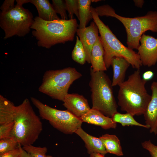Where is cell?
Instances as JSON below:
<instances>
[{
  "instance_id": "d6a6232c",
  "label": "cell",
  "mask_w": 157,
  "mask_h": 157,
  "mask_svg": "<svg viewBox=\"0 0 157 157\" xmlns=\"http://www.w3.org/2000/svg\"><path fill=\"white\" fill-rule=\"evenodd\" d=\"M21 153L19 157H34L24 150L22 146L20 147Z\"/></svg>"
},
{
  "instance_id": "52a82bcc",
  "label": "cell",
  "mask_w": 157,
  "mask_h": 157,
  "mask_svg": "<svg viewBox=\"0 0 157 157\" xmlns=\"http://www.w3.org/2000/svg\"><path fill=\"white\" fill-rule=\"evenodd\" d=\"M82 76L75 68L71 67L47 71L38 90L53 99L63 101L70 85Z\"/></svg>"
},
{
  "instance_id": "8fae6325",
  "label": "cell",
  "mask_w": 157,
  "mask_h": 157,
  "mask_svg": "<svg viewBox=\"0 0 157 157\" xmlns=\"http://www.w3.org/2000/svg\"><path fill=\"white\" fill-rule=\"evenodd\" d=\"M98 27L93 21L90 26L83 28H78L76 34L80 38L85 49L86 61L91 63V56L93 46L99 37Z\"/></svg>"
},
{
  "instance_id": "f546056e",
  "label": "cell",
  "mask_w": 157,
  "mask_h": 157,
  "mask_svg": "<svg viewBox=\"0 0 157 157\" xmlns=\"http://www.w3.org/2000/svg\"><path fill=\"white\" fill-rule=\"evenodd\" d=\"M15 0H5L0 7L1 13L8 12L13 9L15 6L14 5Z\"/></svg>"
},
{
  "instance_id": "ba28073f",
  "label": "cell",
  "mask_w": 157,
  "mask_h": 157,
  "mask_svg": "<svg viewBox=\"0 0 157 157\" xmlns=\"http://www.w3.org/2000/svg\"><path fill=\"white\" fill-rule=\"evenodd\" d=\"M31 100L38 109L41 118L48 121L52 126L61 132L71 134L81 127L83 122L80 118L67 110H60L53 108L34 97H31Z\"/></svg>"
},
{
  "instance_id": "5b68a950",
  "label": "cell",
  "mask_w": 157,
  "mask_h": 157,
  "mask_svg": "<svg viewBox=\"0 0 157 157\" xmlns=\"http://www.w3.org/2000/svg\"><path fill=\"white\" fill-rule=\"evenodd\" d=\"M93 21L97 26L104 50V60L107 69L111 65L112 58L122 57L127 60L132 67L140 69L142 64L140 56L136 52L124 45L99 17L95 8L91 6Z\"/></svg>"
},
{
  "instance_id": "4dcf8cb0",
  "label": "cell",
  "mask_w": 157,
  "mask_h": 157,
  "mask_svg": "<svg viewBox=\"0 0 157 157\" xmlns=\"http://www.w3.org/2000/svg\"><path fill=\"white\" fill-rule=\"evenodd\" d=\"M19 144L18 147L13 150L0 154V157H19L21 153L20 147Z\"/></svg>"
},
{
  "instance_id": "9a60e30c",
  "label": "cell",
  "mask_w": 157,
  "mask_h": 157,
  "mask_svg": "<svg viewBox=\"0 0 157 157\" xmlns=\"http://www.w3.org/2000/svg\"><path fill=\"white\" fill-rule=\"evenodd\" d=\"M83 140L88 153H98L105 155L107 153L99 138L93 136L86 132L81 127L75 133Z\"/></svg>"
},
{
  "instance_id": "f1b7e54d",
  "label": "cell",
  "mask_w": 157,
  "mask_h": 157,
  "mask_svg": "<svg viewBox=\"0 0 157 157\" xmlns=\"http://www.w3.org/2000/svg\"><path fill=\"white\" fill-rule=\"evenodd\" d=\"M142 145L149 152L151 157H157V146L153 144L150 140L142 142Z\"/></svg>"
},
{
  "instance_id": "30bf717a",
  "label": "cell",
  "mask_w": 157,
  "mask_h": 157,
  "mask_svg": "<svg viewBox=\"0 0 157 157\" xmlns=\"http://www.w3.org/2000/svg\"><path fill=\"white\" fill-rule=\"evenodd\" d=\"M138 49L142 65L150 67L157 62V39L144 33Z\"/></svg>"
},
{
  "instance_id": "2e32d148",
  "label": "cell",
  "mask_w": 157,
  "mask_h": 157,
  "mask_svg": "<svg viewBox=\"0 0 157 157\" xmlns=\"http://www.w3.org/2000/svg\"><path fill=\"white\" fill-rule=\"evenodd\" d=\"M130 65L129 62L123 58L115 56L112 58L111 65L113 70V87L119 85L124 81L126 70Z\"/></svg>"
},
{
  "instance_id": "cb8c5ba5",
  "label": "cell",
  "mask_w": 157,
  "mask_h": 157,
  "mask_svg": "<svg viewBox=\"0 0 157 157\" xmlns=\"http://www.w3.org/2000/svg\"><path fill=\"white\" fill-rule=\"evenodd\" d=\"M19 144V142L12 137L0 139V154L17 148Z\"/></svg>"
},
{
  "instance_id": "d590c367",
  "label": "cell",
  "mask_w": 157,
  "mask_h": 157,
  "mask_svg": "<svg viewBox=\"0 0 157 157\" xmlns=\"http://www.w3.org/2000/svg\"><path fill=\"white\" fill-rule=\"evenodd\" d=\"M89 157H105V155L98 153H93L90 154Z\"/></svg>"
},
{
  "instance_id": "277c9868",
  "label": "cell",
  "mask_w": 157,
  "mask_h": 157,
  "mask_svg": "<svg viewBox=\"0 0 157 157\" xmlns=\"http://www.w3.org/2000/svg\"><path fill=\"white\" fill-rule=\"evenodd\" d=\"M14 121L11 137L21 146L32 145L42 130V122L27 98L16 106Z\"/></svg>"
},
{
  "instance_id": "83f0119b",
  "label": "cell",
  "mask_w": 157,
  "mask_h": 157,
  "mask_svg": "<svg viewBox=\"0 0 157 157\" xmlns=\"http://www.w3.org/2000/svg\"><path fill=\"white\" fill-rule=\"evenodd\" d=\"M14 125V121L0 125V139L11 138Z\"/></svg>"
},
{
  "instance_id": "7c38bea8",
  "label": "cell",
  "mask_w": 157,
  "mask_h": 157,
  "mask_svg": "<svg viewBox=\"0 0 157 157\" xmlns=\"http://www.w3.org/2000/svg\"><path fill=\"white\" fill-rule=\"evenodd\" d=\"M63 102V105L67 110L79 118L91 109L87 99L78 94H67Z\"/></svg>"
},
{
  "instance_id": "836d02e7",
  "label": "cell",
  "mask_w": 157,
  "mask_h": 157,
  "mask_svg": "<svg viewBox=\"0 0 157 157\" xmlns=\"http://www.w3.org/2000/svg\"><path fill=\"white\" fill-rule=\"evenodd\" d=\"M133 1L135 5L140 8H142L144 2V1L143 0H134Z\"/></svg>"
},
{
  "instance_id": "7402d4cb",
  "label": "cell",
  "mask_w": 157,
  "mask_h": 157,
  "mask_svg": "<svg viewBox=\"0 0 157 157\" xmlns=\"http://www.w3.org/2000/svg\"><path fill=\"white\" fill-rule=\"evenodd\" d=\"M111 118L114 122L119 123L123 126H135L148 129L146 125L138 122L134 119L132 115L128 113L123 114L117 112L113 115Z\"/></svg>"
},
{
  "instance_id": "8d00e7d4",
  "label": "cell",
  "mask_w": 157,
  "mask_h": 157,
  "mask_svg": "<svg viewBox=\"0 0 157 157\" xmlns=\"http://www.w3.org/2000/svg\"><path fill=\"white\" fill-rule=\"evenodd\" d=\"M101 1V0H92V2H97L98 1Z\"/></svg>"
},
{
  "instance_id": "e575fe53",
  "label": "cell",
  "mask_w": 157,
  "mask_h": 157,
  "mask_svg": "<svg viewBox=\"0 0 157 157\" xmlns=\"http://www.w3.org/2000/svg\"><path fill=\"white\" fill-rule=\"evenodd\" d=\"M16 1L17 2L16 4L20 6H22L25 3H30V0H16Z\"/></svg>"
},
{
  "instance_id": "e0dca14e",
  "label": "cell",
  "mask_w": 157,
  "mask_h": 157,
  "mask_svg": "<svg viewBox=\"0 0 157 157\" xmlns=\"http://www.w3.org/2000/svg\"><path fill=\"white\" fill-rule=\"evenodd\" d=\"M104 50L100 36L92 48L91 56V68L94 72L107 70L104 60Z\"/></svg>"
},
{
  "instance_id": "9c48e42d",
  "label": "cell",
  "mask_w": 157,
  "mask_h": 157,
  "mask_svg": "<svg viewBox=\"0 0 157 157\" xmlns=\"http://www.w3.org/2000/svg\"><path fill=\"white\" fill-rule=\"evenodd\" d=\"M34 21L32 13L17 4L11 10L0 13V26L6 40L14 35L22 37L30 32Z\"/></svg>"
},
{
  "instance_id": "8992f818",
  "label": "cell",
  "mask_w": 157,
  "mask_h": 157,
  "mask_svg": "<svg viewBox=\"0 0 157 157\" xmlns=\"http://www.w3.org/2000/svg\"><path fill=\"white\" fill-rule=\"evenodd\" d=\"M89 85L91 92L92 108L111 117L117 112V105L113 90L112 82L104 71L94 72L90 69Z\"/></svg>"
},
{
  "instance_id": "5bb4252c",
  "label": "cell",
  "mask_w": 157,
  "mask_h": 157,
  "mask_svg": "<svg viewBox=\"0 0 157 157\" xmlns=\"http://www.w3.org/2000/svg\"><path fill=\"white\" fill-rule=\"evenodd\" d=\"M80 118L82 122L99 126L104 129H115L117 127V123L113 121L111 117L92 108Z\"/></svg>"
},
{
  "instance_id": "ffe728a7",
  "label": "cell",
  "mask_w": 157,
  "mask_h": 157,
  "mask_svg": "<svg viewBox=\"0 0 157 157\" xmlns=\"http://www.w3.org/2000/svg\"><path fill=\"white\" fill-rule=\"evenodd\" d=\"M107 153L121 156L123 155L119 138L115 135L106 134L99 137Z\"/></svg>"
},
{
  "instance_id": "603a6c76",
  "label": "cell",
  "mask_w": 157,
  "mask_h": 157,
  "mask_svg": "<svg viewBox=\"0 0 157 157\" xmlns=\"http://www.w3.org/2000/svg\"><path fill=\"white\" fill-rule=\"evenodd\" d=\"M72 57L74 61L81 65H84L86 61L84 49L78 36H76V42L72 52Z\"/></svg>"
},
{
  "instance_id": "3957f363",
  "label": "cell",
  "mask_w": 157,
  "mask_h": 157,
  "mask_svg": "<svg viewBox=\"0 0 157 157\" xmlns=\"http://www.w3.org/2000/svg\"><path fill=\"white\" fill-rule=\"evenodd\" d=\"M95 8L99 16L114 17L122 24L127 34L128 47L132 49L138 50L140 45V38L145 32L150 30L157 33V11H150L144 16L130 18L117 15L114 9L108 5Z\"/></svg>"
},
{
  "instance_id": "d4e9b609",
  "label": "cell",
  "mask_w": 157,
  "mask_h": 157,
  "mask_svg": "<svg viewBox=\"0 0 157 157\" xmlns=\"http://www.w3.org/2000/svg\"><path fill=\"white\" fill-rule=\"evenodd\" d=\"M23 149L34 157H47V151L45 147H35L32 145L23 146Z\"/></svg>"
},
{
  "instance_id": "484cf974",
  "label": "cell",
  "mask_w": 157,
  "mask_h": 157,
  "mask_svg": "<svg viewBox=\"0 0 157 157\" xmlns=\"http://www.w3.org/2000/svg\"><path fill=\"white\" fill-rule=\"evenodd\" d=\"M52 5L56 13L60 15L62 19L68 20L65 0H52Z\"/></svg>"
},
{
  "instance_id": "d6986e66",
  "label": "cell",
  "mask_w": 157,
  "mask_h": 157,
  "mask_svg": "<svg viewBox=\"0 0 157 157\" xmlns=\"http://www.w3.org/2000/svg\"><path fill=\"white\" fill-rule=\"evenodd\" d=\"M15 108L12 102L0 95V125L14 121Z\"/></svg>"
},
{
  "instance_id": "44dd1931",
  "label": "cell",
  "mask_w": 157,
  "mask_h": 157,
  "mask_svg": "<svg viewBox=\"0 0 157 157\" xmlns=\"http://www.w3.org/2000/svg\"><path fill=\"white\" fill-rule=\"evenodd\" d=\"M79 28H83L92 19L90 10L92 0H77Z\"/></svg>"
},
{
  "instance_id": "4316f807",
  "label": "cell",
  "mask_w": 157,
  "mask_h": 157,
  "mask_svg": "<svg viewBox=\"0 0 157 157\" xmlns=\"http://www.w3.org/2000/svg\"><path fill=\"white\" fill-rule=\"evenodd\" d=\"M67 11L68 13L69 19H74V15H75L79 19L78 8L77 0H65Z\"/></svg>"
},
{
  "instance_id": "4fadbf2b",
  "label": "cell",
  "mask_w": 157,
  "mask_h": 157,
  "mask_svg": "<svg viewBox=\"0 0 157 157\" xmlns=\"http://www.w3.org/2000/svg\"><path fill=\"white\" fill-rule=\"evenodd\" d=\"M152 95L151 100L143 114L146 125L151 133L157 134V82L151 84Z\"/></svg>"
},
{
  "instance_id": "ac0fdd59",
  "label": "cell",
  "mask_w": 157,
  "mask_h": 157,
  "mask_svg": "<svg viewBox=\"0 0 157 157\" xmlns=\"http://www.w3.org/2000/svg\"><path fill=\"white\" fill-rule=\"evenodd\" d=\"M30 3L35 7L38 12V17L42 19L47 21L60 19L49 0H30Z\"/></svg>"
},
{
  "instance_id": "7a4b0ae2",
  "label": "cell",
  "mask_w": 157,
  "mask_h": 157,
  "mask_svg": "<svg viewBox=\"0 0 157 157\" xmlns=\"http://www.w3.org/2000/svg\"><path fill=\"white\" fill-rule=\"evenodd\" d=\"M140 74V69L135 71L118 85V105L122 110L133 116L143 115L151 98L145 88L147 81Z\"/></svg>"
},
{
  "instance_id": "1f68e13d",
  "label": "cell",
  "mask_w": 157,
  "mask_h": 157,
  "mask_svg": "<svg viewBox=\"0 0 157 157\" xmlns=\"http://www.w3.org/2000/svg\"><path fill=\"white\" fill-rule=\"evenodd\" d=\"M154 74L151 71H147L144 72L142 75V78L144 80L147 81L152 78L154 76Z\"/></svg>"
},
{
  "instance_id": "6da1fadb",
  "label": "cell",
  "mask_w": 157,
  "mask_h": 157,
  "mask_svg": "<svg viewBox=\"0 0 157 157\" xmlns=\"http://www.w3.org/2000/svg\"><path fill=\"white\" fill-rule=\"evenodd\" d=\"M78 26L75 18L47 21L36 16L31 29L38 45L49 49L57 44L73 41Z\"/></svg>"
},
{
  "instance_id": "74e56055",
  "label": "cell",
  "mask_w": 157,
  "mask_h": 157,
  "mask_svg": "<svg viewBox=\"0 0 157 157\" xmlns=\"http://www.w3.org/2000/svg\"><path fill=\"white\" fill-rule=\"evenodd\" d=\"M47 157H53L51 155H47Z\"/></svg>"
}]
</instances>
